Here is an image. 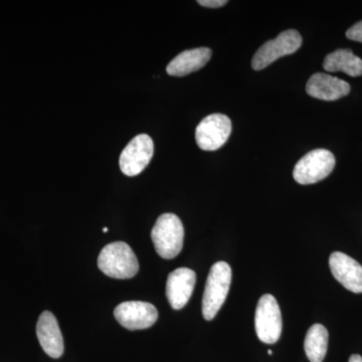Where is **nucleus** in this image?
Here are the masks:
<instances>
[{"instance_id":"1","label":"nucleus","mask_w":362,"mask_h":362,"mask_svg":"<svg viewBox=\"0 0 362 362\" xmlns=\"http://www.w3.org/2000/svg\"><path fill=\"white\" fill-rule=\"evenodd\" d=\"M98 267L105 275L114 279H131L139 271V263L129 245L115 242L100 252Z\"/></svg>"},{"instance_id":"2","label":"nucleus","mask_w":362,"mask_h":362,"mask_svg":"<svg viewBox=\"0 0 362 362\" xmlns=\"http://www.w3.org/2000/svg\"><path fill=\"white\" fill-rule=\"evenodd\" d=\"M232 283V269L226 262H218L211 267L207 276L204 298L202 315L207 321L213 320L225 303Z\"/></svg>"},{"instance_id":"3","label":"nucleus","mask_w":362,"mask_h":362,"mask_svg":"<svg viewBox=\"0 0 362 362\" xmlns=\"http://www.w3.org/2000/svg\"><path fill=\"white\" fill-rule=\"evenodd\" d=\"M152 242L157 254L166 259L180 255L185 240V228L175 214H163L157 218L151 230Z\"/></svg>"},{"instance_id":"4","label":"nucleus","mask_w":362,"mask_h":362,"mask_svg":"<svg viewBox=\"0 0 362 362\" xmlns=\"http://www.w3.org/2000/svg\"><path fill=\"white\" fill-rule=\"evenodd\" d=\"M282 314L276 298L266 294L259 298L255 316V327L258 338L267 344H274L282 334Z\"/></svg>"},{"instance_id":"5","label":"nucleus","mask_w":362,"mask_h":362,"mask_svg":"<svg viewBox=\"0 0 362 362\" xmlns=\"http://www.w3.org/2000/svg\"><path fill=\"white\" fill-rule=\"evenodd\" d=\"M334 166L335 157L332 152L326 149H315L297 162L293 177L299 185H313L327 177Z\"/></svg>"},{"instance_id":"6","label":"nucleus","mask_w":362,"mask_h":362,"mask_svg":"<svg viewBox=\"0 0 362 362\" xmlns=\"http://www.w3.org/2000/svg\"><path fill=\"white\" fill-rule=\"evenodd\" d=\"M302 45V37L297 30H288L275 40H269L255 54L252 61L254 70L261 71L282 57L294 54Z\"/></svg>"},{"instance_id":"7","label":"nucleus","mask_w":362,"mask_h":362,"mask_svg":"<svg viewBox=\"0 0 362 362\" xmlns=\"http://www.w3.org/2000/svg\"><path fill=\"white\" fill-rule=\"evenodd\" d=\"M232 133V121L223 114H211L197 125L195 140L199 148L214 151L226 144Z\"/></svg>"},{"instance_id":"8","label":"nucleus","mask_w":362,"mask_h":362,"mask_svg":"<svg viewBox=\"0 0 362 362\" xmlns=\"http://www.w3.org/2000/svg\"><path fill=\"white\" fill-rule=\"evenodd\" d=\"M154 154V143L147 134L133 138L124 148L119 158L121 171L127 176L140 175L151 161Z\"/></svg>"},{"instance_id":"9","label":"nucleus","mask_w":362,"mask_h":362,"mask_svg":"<svg viewBox=\"0 0 362 362\" xmlns=\"http://www.w3.org/2000/svg\"><path fill=\"white\" fill-rule=\"evenodd\" d=\"M114 316L126 329L142 330L156 322L158 311L148 302L127 301L116 307Z\"/></svg>"},{"instance_id":"10","label":"nucleus","mask_w":362,"mask_h":362,"mask_svg":"<svg viewBox=\"0 0 362 362\" xmlns=\"http://www.w3.org/2000/svg\"><path fill=\"white\" fill-rule=\"evenodd\" d=\"M331 273L350 292L362 293V266L351 257L340 252L330 255Z\"/></svg>"},{"instance_id":"11","label":"nucleus","mask_w":362,"mask_h":362,"mask_svg":"<svg viewBox=\"0 0 362 362\" xmlns=\"http://www.w3.org/2000/svg\"><path fill=\"white\" fill-rule=\"evenodd\" d=\"M197 275L188 268H178L171 272L166 283V296L175 310H180L189 301L194 293Z\"/></svg>"},{"instance_id":"12","label":"nucleus","mask_w":362,"mask_h":362,"mask_svg":"<svg viewBox=\"0 0 362 362\" xmlns=\"http://www.w3.org/2000/svg\"><path fill=\"white\" fill-rule=\"evenodd\" d=\"M37 337L40 346L52 358H59L64 354V339L58 320L49 311L42 312L37 324Z\"/></svg>"},{"instance_id":"13","label":"nucleus","mask_w":362,"mask_h":362,"mask_svg":"<svg viewBox=\"0 0 362 362\" xmlns=\"http://www.w3.org/2000/svg\"><path fill=\"white\" fill-rule=\"evenodd\" d=\"M306 92L316 99L337 101L349 94L350 86L341 78L332 77L327 74L317 73L309 78Z\"/></svg>"},{"instance_id":"14","label":"nucleus","mask_w":362,"mask_h":362,"mask_svg":"<svg viewBox=\"0 0 362 362\" xmlns=\"http://www.w3.org/2000/svg\"><path fill=\"white\" fill-rule=\"evenodd\" d=\"M211 49L209 47H197L180 52L168 64L166 71L173 77H183L201 70L209 63L211 58Z\"/></svg>"},{"instance_id":"15","label":"nucleus","mask_w":362,"mask_h":362,"mask_svg":"<svg viewBox=\"0 0 362 362\" xmlns=\"http://www.w3.org/2000/svg\"><path fill=\"white\" fill-rule=\"evenodd\" d=\"M323 68L330 73L343 71L350 77H359L362 75V59L356 56L351 49H337L326 57Z\"/></svg>"},{"instance_id":"16","label":"nucleus","mask_w":362,"mask_h":362,"mask_svg":"<svg viewBox=\"0 0 362 362\" xmlns=\"http://www.w3.org/2000/svg\"><path fill=\"white\" fill-rule=\"evenodd\" d=\"M328 331L322 324H314L305 337L304 349L311 362H323L328 349Z\"/></svg>"},{"instance_id":"17","label":"nucleus","mask_w":362,"mask_h":362,"mask_svg":"<svg viewBox=\"0 0 362 362\" xmlns=\"http://www.w3.org/2000/svg\"><path fill=\"white\" fill-rule=\"evenodd\" d=\"M347 39L362 42V21L351 26L346 32Z\"/></svg>"},{"instance_id":"18","label":"nucleus","mask_w":362,"mask_h":362,"mask_svg":"<svg viewBox=\"0 0 362 362\" xmlns=\"http://www.w3.org/2000/svg\"><path fill=\"white\" fill-rule=\"evenodd\" d=\"M197 4L209 8H218V7L226 6L228 1L226 0H199Z\"/></svg>"},{"instance_id":"19","label":"nucleus","mask_w":362,"mask_h":362,"mask_svg":"<svg viewBox=\"0 0 362 362\" xmlns=\"http://www.w3.org/2000/svg\"><path fill=\"white\" fill-rule=\"evenodd\" d=\"M349 362H362V357L358 354H354V356H350Z\"/></svg>"},{"instance_id":"20","label":"nucleus","mask_w":362,"mask_h":362,"mask_svg":"<svg viewBox=\"0 0 362 362\" xmlns=\"http://www.w3.org/2000/svg\"><path fill=\"white\" fill-rule=\"evenodd\" d=\"M268 354H269V356H272V354H273V352H272L271 349L268 350Z\"/></svg>"},{"instance_id":"21","label":"nucleus","mask_w":362,"mask_h":362,"mask_svg":"<svg viewBox=\"0 0 362 362\" xmlns=\"http://www.w3.org/2000/svg\"><path fill=\"white\" fill-rule=\"evenodd\" d=\"M107 232H108V228H103V233H107Z\"/></svg>"}]
</instances>
